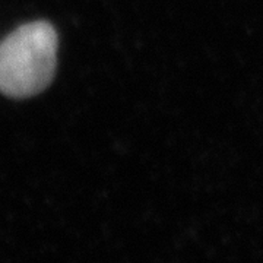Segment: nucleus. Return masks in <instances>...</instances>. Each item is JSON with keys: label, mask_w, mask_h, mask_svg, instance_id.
<instances>
[{"label": "nucleus", "mask_w": 263, "mask_h": 263, "mask_svg": "<svg viewBox=\"0 0 263 263\" xmlns=\"http://www.w3.org/2000/svg\"><path fill=\"white\" fill-rule=\"evenodd\" d=\"M57 66L56 29L46 21L15 29L0 44V92L29 98L53 81Z\"/></svg>", "instance_id": "nucleus-1"}]
</instances>
